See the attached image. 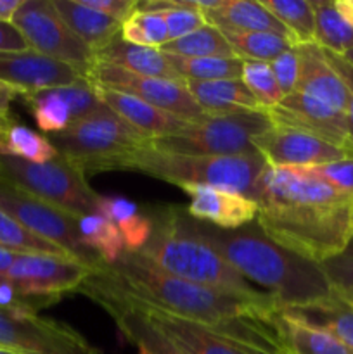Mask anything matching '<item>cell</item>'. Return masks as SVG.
Segmentation results:
<instances>
[{"instance_id": "obj_32", "label": "cell", "mask_w": 353, "mask_h": 354, "mask_svg": "<svg viewBox=\"0 0 353 354\" xmlns=\"http://www.w3.org/2000/svg\"><path fill=\"white\" fill-rule=\"evenodd\" d=\"M315 44L324 50L343 55L353 48V30L343 21L331 0H315Z\"/></svg>"}, {"instance_id": "obj_45", "label": "cell", "mask_w": 353, "mask_h": 354, "mask_svg": "<svg viewBox=\"0 0 353 354\" xmlns=\"http://www.w3.org/2000/svg\"><path fill=\"white\" fill-rule=\"evenodd\" d=\"M30 50L23 35L12 23L0 21V52H24Z\"/></svg>"}, {"instance_id": "obj_9", "label": "cell", "mask_w": 353, "mask_h": 354, "mask_svg": "<svg viewBox=\"0 0 353 354\" xmlns=\"http://www.w3.org/2000/svg\"><path fill=\"white\" fill-rule=\"evenodd\" d=\"M0 209L35 235L61 248L83 265L93 270H99L104 265L102 258L92 249L85 248L80 241L76 227L78 218L71 216L66 211L57 209L6 182H0Z\"/></svg>"}, {"instance_id": "obj_29", "label": "cell", "mask_w": 353, "mask_h": 354, "mask_svg": "<svg viewBox=\"0 0 353 354\" xmlns=\"http://www.w3.org/2000/svg\"><path fill=\"white\" fill-rule=\"evenodd\" d=\"M182 82H215L241 78L244 59L237 57H182L165 54Z\"/></svg>"}, {"instance_id": "obj_40", "label": "cell", "mask_w": 353, "mask_h": 354, "mask_svg": "<svg viewBox=\"0 0 353 354\" xmlns=\"http://www.w3.org/2000/svg\"><path fill=\"white\" fill-rule=\"evenodd\" d=\"M270 68L284 97L296 92L298 76H300V55H298L296 45L270 62Z\"/></svg>"}, {"instance_id": "obj_1", "label": "cell", "mask_w": 353, "mask_h": 354, "mask_svg": "<svg viewBox=\"0 0 353 354\" xmlns=\"http://www.w3.org/2000/svg\"><path fill=\"white\" fill-rule=\"evenodd\" d=\"M125 294L173 317L203 325L255 354H282L277 332L280 308L270 294L246 297L199 286L156 268L141 252L125 251L100 266Z\"/></svg>"}, {"instance_id": "obj_33", "label": "cell", "mask_w": 353, "mask_h": 354, "mask_svg": "<svg viewBox=\"0 0 353 354\" xmlns=\"http://www.w3.org/2000/svg\"><path fill=\"white\" fill-rule=\"evenodd\" d=\"M165 54L182 55V57H234L230 44L218 28L204 24L187 37L168 41L161 47Z\"/></svg>"}, {"instance_id": "obj_26", "label": "cell", "mask_w": 353, "mask_h": 354, "mask_svg": "<svg viewBox=\"0 0 353 354\" xmlns=\"http://www.w3.org/2000/svg\"><path fill=\"white\" fill-rule=\"evenodd\" d=\"M275 324L284 348L293 354H353V348L334 334L305 324L282 310L277 315Z\"/></svg>"}, {"instance_id": "obj_49", "label": "cell", "mask_w": 353, "mask_h": 354, "mask_svg": "<svg viewBox=\"0 0 353 354\" xmlns=\"http://www.w3.org/2000/svg\"><path fill=\"white\" fill-rule=\"evenodd\" d=\"M17 254H19V252L9 251V249L0 245V275L9 272V268L14 265V261H16Z\"/></svg>"}, {"instance_id": "obj_39", "label": "cell", "mask_w": 353, "mask_h": 354, "mask_svg": "<svg viewBox=\"0 0 353 354\" xmlns=\"http://www.w3.org/2000/svg\"><path fill=\"white\" fill-rule=\"evenodd\" d=\"M332 292L353 306V254L345 251L320 263Z\"/></svg>"}, {"instance_id": "obj_22", "label": "cell", "mask_w": 353, "mask_h": 354, "mask_svg": "<svg viewBox=\"0 0 353 354\" xmlns=\"http://www.w3.org/2000/svg\"><path fill=\"white\" fill-rule=\"evenodd\" d=\"M206 24L220 31H248V33H273L296 45L293 35L273 14L253 0H220L215 9L203 12Z\"/></svg>"}, {"instance_id": "obj_42", "label": "cell", "mask_w": 353, "mask_h": 354, "mask_svg": "<svg viewBox=\"0 0 353 354\" xmlns=\"http://www.w3.org/2000/svg\"><path fill=\"white\" fill-rule=\"evenodd\" d=\"M138 206L125 197H100V209L99 214L113 221L114 225H121L132 216L138 214Z\"/></svg>"}, {"instance_id": "obj_43", "label": "cell", "mask_w": 353, "mask_h": 354, "mask_svg": "<svg viewBox=\"0 0 353 354\" xmlns=\"http://www.w3.org/2000/svg\"><path fill=\"white\" fill-rule=\"evenodd\" d=\"M324 54L325 57H327L329 64H331L332 69L341 76L346 88H348L350 102H348V109H346V121H348L350 145H352V151H353V68L339 54H334V52H329V50H324Z\"/></svg>"}, {"instance_id": "obj_53", "label": "cell", "mask_w": 353, "mask_h": 354, "mask_svg": "<svg viewBox=\"0 0 353 354\" xmlns=\"http://www.w3.org/2000/svg\"><path fill=\"white\" fill-rule=\"evenodd\" d=\"M0 354H12V353H9V351H3V349H0Z\"/></svg>"}, {"instance_id": "obj_48", "label": "cell", "mask_w": 353, "mask_h": 354, "mask_svg": "<svg viewBox=\"0 0 353 354\" xmlns=\"http://www.w3.org/2000/svg\"><path fill=\"white\" fill-rule=\"evenodd\" d=\"M334 7L339 16L343 17V21L353 30V0H336Z\"/></svg>"}, {"instance_id": "obj_21", "label": "cell", "mask_w": 353, "mask_h": 354, "mask_svg": "<svg viewBox=\"0 0 353 354\" xmlns=\"http://www.w3.org/2000/svg\"><path fill=\"white\" fill-rule=\"evenodd\" d=\"M300 55V76L296 90L301 93L322 100L327 106L346 113L350 93L341 76L332 69L324 48L317 44L296 45Z\"/></svg>"}, {"instance_id": "obj_7", "label": "cell", "mask_w": 353, "mask_h": 354, "mask_svg": "<svg viewBox=\"0 0 353 354\" xmlns=\"http://www.w3.org/2000/svg\"><path fill=\"white\" fill-rule=\"evenodd\" d=\"M47 138L61 158L82 169L85 175L106 171V166L113 159L149 140L106 106L75 121L59 133L47 135Z\"/></svg>"}, {"instance_id": "obj_25", "label": "cell", "mask_w": 353, "mask_h": 354, "mask_svg": "<svg viewBox=\"0 0 353 354\" xmlns=\"http://www.w3.org/2000/svg\"><path fill=\"white\" fill-rule=\"evenodd\" d=\"M69 30L96 54L120 35L121 21L87 7L82 0H52Z\"/></svg>"}, {"instance_id": "obj_6", "label": "cell", "mask_w": 353, "mask_h": 354, "mask_svg": "<svg viewBox=\"0 0 353 354\" xmlns=\"http://www.w3.org/2000/svg\"><path fill=\"white\" fill-rule=\"evenodd\" d=\"M0 182H6L71 216L99 214L100 197L87 175L57 156L48 162H30L0 152Z\"/></svg>"}, {"instance_id": "obj_19", "label": "cell", "mask_w": 353, "mask_h": 354, "mask_svg": "<svg viewBox=\"0 0 353 354\" xmlns=\"http://www.w3.org/2000/svg\"><path fill=\"white\" fill-rule=\"evenodd\" d=\"M125 296L130 299V303L144 317L145 322H149L161 334H165L166 337H170L176 344L182 346L189 354H255L253 351H249V349H246L244 346L237 344L234 341H228V339L215 334L213 330L203 327V325H197L189 320H183V318L173 317V315L165 313V311L158 310V308L149 306V304L134 299L128 294H125Z\"/></svg>"}, {"instance_id": "obj_31", "label": "cell", "mask_w": 353, "mask_h": 354, "mask_svg": "<svg viewBox=\"0 0 353 354\" xmlns=\"http://www.w3.org/2000/svg\"><path fill=\"white\" fill-rule=\"evenodd\" d=\"M76 227L83 245L97 252L104 263H114L127 251L118 227L102 214H87L78 218Z\"/></svg>"}, {"instance_id": "obj_44", "label": "cell", "mask_w": 353, "mask_h": 354, "mask_svg": "<svg viewBox=\"0 0 353 354\" xmlns=\"http://www.w3.org/2000/svg\"><path fill=\"white\" fill-rule=\"evenodd\" d=\"M82 2L90 9L99 10L121 23L137 9V0H82Z\"/></svg>"}, {"instance_id": "obj_46", "label": "cell", "mask_w": 353, "mask_h": 354, "mask_svg": "<svg viewBox=\"0 0 353 354\" xmlns=\"http://www.w3.org/2000/svg\"><path fill=\"white\" fill-rule=\"evenodd\" d=\"M16 99H21L19 90L0 82V123L12 118L10 116V106H12V102Z\"/></svg>"}, {"instance_id": "obj_8", "label": "cell", "mask_w": 353, "mask_h": 354, "mask_svg": "<svg viewBox=\"0 0 353 354\" xmlns=\"http://www.w3.org/2000/svg\"><path fill=\"white\" fill-rule=\"evenodd\" d=\"M265 109L256 113L215 116L192 123L187 130L161 138H149L159 151L199 156H253L258 154L255 138L272 130Z\"/></svg>"}, {"instance_id": "obj_27", "label": "cell", "mask_w": 353, "mask_h": 354, "mask_svg": "<svg viewBox=\"0 0 353 354\" xmlns=\"http://www.w3.org/2000/svg\"><path fill=\"white\" fill-rule=\"evenodd\" d=\"M282 311L305 322V324L331 332L336 337L341 339L345 344L353 348V306L343 301L339 296H336L334 292L331 297L318 301V303Z\"/></svg>"}, {"instance_id": "obj_14", "label": "cell", "mask_w": 353, "mask_h": 354, "mask_svg": "<svg viewBox=\"0 0 353 354\" xmlns=\"http://www.w3.org/2000/svg\"><path fill=\"white\" fill-rule=\"evenodd\" d=\"M93 268L75 258L51 254H17L3 277L30 297L61 299L68 292H78L80 286Z\"/></svg>"}, {"instance_id": "obj_3", "label": "cell", "mask_w": 353, "mask_h": 354, "mask_svg": "<svg viewBox=\"0 0 353 354\" xmlns=\"http://www.w3.org/2000/svg\"><path fill=\"white\" fill-rule=\"evenodd\" d=\"M190 227L242 279L263 287L280 310L303 308L332 296L322 266L273 242L256 220L224 230L190 218Z\"/></svg>"}, {"instance_id": "obj_37", "label": "cell", "mask_w": 353, "mask_h": 354, "mask_svg": "<svg viewBox=\"0 0 353 354\" xmlns=\"http://www.w3.org/2000/svg\"><path fill=\"white\" fill-rule=\"evenodd\" d=\"M120 37L128 44L161 48L163 45L168 44V28L159 14L135 9L121 23Z\"/></svg>"}, {"instance_id": "obj_38", "label": "cell", "mask_w": 353, "mask_h": 354, "mask_svg": "<svg viewBox=\"0 0 353 354\" xmlns=\"http://www.w3.org/2000/svg\"><path fill=\"white\" fill-rule=\"evenodd\" d=\"M241 80L256 100L262 104L263 109L275 107L282 102L284 95L280 92L277 80L273 76L270 62L260 61H244L242 64Z\"/></svg>"}, {"instance_id": "obj_15", "label": "cell", "mask_w": 353, "mask_h": 354, "mask_svg": "<svg viewBox=\"0 0 353 354\" xmlns=\"http://www.w3.org/2000/svg\"><path fill=\"white\" fill-rule=\"evenodd\" d=\"M255 147L270 168L308 169L353 156V152L315 135L279 127L256 137Z\"/></svg>"}, {"instance_id": "obj_10", "label": "cell", "mask_w": 353, "mask_h": 354, "mask_svg": "<svg viewBox=\"0 0 353 354\" xmlns=\"http://www.w3.org/2000/svg\"><path fill=\"white\" fill-rule=\"evenodd\" d=\"M85 78L93 86L130 93L158 109L166 111L190 123H199L210 118L197 106L182 80L137 75V73H130L127 69L99 61H92V64L87 69Z\"/></svg>"}, {"instance_id": "obj_11", "label": "cell", "mask_w": 353, "mask_h": 354, "mask_svg": "<svg viewBox=\"0 0 353 354\" xmlns=\"http://www.w3.org/2000/svg\"><path fill=\"white\" fill-rule=\"evenodd\" d=\"M31 50L87 73L93 50L62 21L52 0H23L12 19Z\"/></svg>"}, {"instance_id": "obj_41", "label": "cell", "mask_w": 353, "mask_h": 354, "mask_svg": "<svg viewBox=\"0 0 353 354\" xmlns=\"http://www.w3.org/2000/svg\"><path fill=\"white\" fill-rule=\"evenodd\" d=\"M308 171L322 176L325 182L334 185L341 192L348 194L353 199V156L317 166V168H308Z\"/></svg>"}, {"instance_id": "obj_17", "label": "cell", "mask_w": 353, "mask_h": 354, "mask_svg": "<svg viewBox=\"0 0 353 354\" xmlns=\"http://www.w3.org/2000/svg\"><path fill=\"white\" fill-rule=\"evenodd\" d=\"M85 78L82 69L35 50L0 52V82L24 93L66 86Z\"/></svg>"}, {"instance_id": "obj_4", "label": "cell", "mask_w": 353, "mask_h": 354, "mask_svg": "<svg viewBox=\"0 0 353 354\" xmlns=\"http://www.w3.org/2000/svg\"><path fill=\"white\" fill-rule=\"evenodd\" d=\"M152 221V234L141 249L156 268L168 275L237 294L246 297H262L266 292L242 279L206 241L190 227V218L182 206H158L147 211Z\"/></svg>"}, {"instance_id": "obj_36", "label": "cell", "mask_w": 353, "mask_h": 354, "mask_svg": "<svg viewBox=\"0 0 353 354\" xmlns=\"http://www.w3.org/2000/svg\"><path fill=\"white\" fill-rule=\"evenodd\" d=\"M0 245L19 254H51L71 258L68 252L35 235L2 209H0Z\"/></svg>"}, {"instance_id": "obj_51", "label": "cell", "mask_w": 353, "mask_h": 354, "mask_svg": "<svg viewBox=\"0 0 353 354\" xmlns=\"http://www.w3.org/2000/svg\"><path fill=\"white\" fill-rule=\"evenodd\" d=\"M138 354H154V353H151L149 351V349H145V348H142V346H138Z\"/></svg>"}, {"instance_id": "obj_50", "label": "cell", "mask_w": 353, "mask_h": 354, "mask_svg": "<svg viewBox=\"0 0 353 354\" xmlns=\"http://www.w3.org/2000/svg\"><path fill=\"white\" fill-rule=\"evenodd\" d=\"M341 57H343V59H345V61H346V62H348V64H350V66H352V68H353V48H350V50H346V52H345V54H343V55H341Z\"/></svg>"}, {"instance_id": "obj_28", "label": "cell", "mask_w": 353, "mask_h": 354, "mask_svg": "<svg viewBox=\"0 0 353 354\" xmlns=\"http://www.w3.org/2000/svg\"><path fill=\"white\" fill-rule=\"evenodd\" d=\"M0 152L30 162H48L59 156L47 135L37 133L12 118L0 123Z\"/></svg>"}, {"instance_id": "obj_52", "label": "cell", "mask_w": 353, "mask_h": 354, "mask_svg": "<svg viewBox=\"0 0 353 354\" xmlns=\"http://www.w3.org/2000/svg\"><path fill=\"white\" fill-rule=\"evenodd\" d=\"M346 251H348V252H352V254H353V241L350 242V245H348V248H346Z\"/></svg>"}, {"instance_id": "obj_20", "label": "cell", "mask_w": 353, "mask_h": 354, "mask_svg": "<svg viewBox=\"0 0 353 354\" xmlns=\"http://www.w3.org/2000/svg\"><path fill=\"white\" fill-rule=\"evenodd\" d=\"M93 88H96L97 97L104 106L109 107L114 114L127 121L134 130H137L138 133L147 138L176 135L192 124L190 121L158 109V107L151 106L145 100L130 95V93L100 88V86H93Z\"/></svg>"}, {"instance_id": "obj_24", "label": "cell", "mask_w": 353, "mask_h": 354, "mask_svg": "<svg viewBox=\"0 0 353 354\" xmlns=\"http://www.w3.org/2000/svg\"><path fill=\"white\" fill-rule=\"evenodd\" d=\"M93 61L106 62V64L116 66V68L127 69L130 73L144 76H156V78L180 80L173 68L170 66L165 52L161 48L141 47L125 41L118 35L111 40L106 47L93 54Z\"/></svg>"}, {"instance_id": "obj_23", "label": "cell", "mask_w": 353, "mask_h": 354, "mask_svg": "<svg viewBox=\"0 0 353 354\" xmlns=\"http://www.w3.org/2000/svg\"><path fill=\"white\" fill-rule=\"evenodd\" d=\"M197 106L210 118L263 111L262 104L253 97L248 86L237 80L215 82H183Z\"/></svg>"}, {"instance_id": "obj_54", "label": "cell", "mask_w": 353, "mask_h": 354, "mask_svg": "<svg viewBox=\"0 0 353 354\" xmlns=\"http://www.w3.org/2000/svg\"><path fill=\"white\" fill-rule=\"evenodd\" d=\"M282 354H293L291 351H287V349H284V353Z\"/></svg>"}, {"instance_id": "obj_30", "label": "cell", "mask_w": 353, "mask_h": 354, "mask_svg": "<svg viewBox=\"0 0 353 354\" xmlns=\"http://www.w3.org/2000/svg\"><path fill=\"white\" fill-rule=\"evenodd\" d=\"M21 99L26 102L35 123L44 133H59L73 123L71 109L62 93V86L24 93Z\"/></svg>"}, {"instance_id": "obj_16", "label": "cell", "mask_w": 353, "mask_h": 354, "mask_svg": "<svg viewBox=\"0 0 353 354\" xmlns=\"http://www.w3.org/2000/svg\"><path fill=\"white\" fill-rule=\"evenodd\" d=\"M265 113L273 127L305 131L353 152L350 145L346 113H341L307 93L296 90L291 95L284 97L279 106L265 109Z\"/></svg>"}, {"instance_id": "obj_13", "label": "cell", "mask_w": 353, "mask_h": 354, "mask_svg": "<svg viewBox=\"0 0 353 354\" xmlns=\"http://www.w3.org/2000/svg\"><path fill=\"white\" fill-rule=\"evenodd\" d=\"M78 292L96 301L116 324L118 330L125 335L132 344L142 346L154 354H189L182 346L176 344L165 334L152 327L135 310L127 296L104 275L100 270H93L85 282L80 286Z\"/></svg>"}, {"instance_id": "obj_35", "label": "cell", "mask_w": 353, "mask_h": 354, "mask_svg": "<svg viewBox=\"0 0 353 354\" xmlns=\"http://www.w3.org/2000/svg\"><path fill=\"white\" fill-rule=\"evenodd\" d=\"M224 33V31H221ZM232 50L244 61L272 62L294 45L286 38L273 33H248V31H227L224 33Z\"/></svg>"}, {"instance_id": "obj_12", "label": "cell", "mask_w": 353, "mask_h": 354, "mask_svg": "<svg viewBox=\"0 0 353 354\" xmlns=\"http://www.w3.org/2000/svg\"><path fill=\"white\" fill-rule=\"evenodd\" d=\"M0 349L12 354H104L68 324L2 308Z\"/></svg>"}, {"instance_id": "obj_47", "label": "cell", "mask_w": 353, "mask_h": 354, "mask_svg": "<svg viewBox=\"0 0 353 354\" xmlns=\"http://www.w3.org/2000/svg\"><path fill=\"white\" fill-rule=\"evenodd\" d=\"M23 0H0V21L3 23H12L14 14L21 7Z\"/></svg>"}, {"instance_id": "obj_5", "label": "cell", "mask_w": 353, "mask_h": 354, "mask_svg": "<svg viewBox=\"0 0 353 354\" xmlns=\"http://www.w3.org/2000/svg\"><path fill=\"white\" fill-rule=\"evenodd\" d=\"M266 162L260 154L253 156H199L159 151L149 145L113 159L106 171H137L163 180L179 189L189 185H211L248 196Z\"/></svg>"}, {"instance_id": "obj_2", "label": "cell", "mask_w": 353, "mask_h": 354, "mask_svg": "<svg viewBox=\"0 0 353 354\" xmlns=\"http://www.w3.org/2000/svg\"><path fill=\"white\" fill-rule=\"evenodd\" d=\"M246 197L273 242L318 265L353 241V199L308 169L266 166Z\"/></svg>"}, {"instance_id": "obj_34", "label": "cell", "mask_w": 353, "mask_h": 354, "mask_svg": "<svg viewBox=\"0 0 353 354\" xmlns=\"http://www.w3.org/2000/svg\"><path fill=\"white\" fill-rule=\"evenodd\" d=\"M293 35L296 45L315 44V10L308 0H260Z\"/></svg>"}, {"instance_id": "obj_18", "label": "cell", "mask_w": 353, "mask_h": 354, "mask_svg": "<svg viewBox=\"0 0 353 354\" xmlns=\"http://www.w3.org/2000/svg\"><path fill=\"white\" fill-rule=\"evenodd\" d=\"M182 190L190 196L187 214L217 228L235 230L255 221L258 214L256 203L244 194L211 185H189L182 187Z\"/></svg>"}]
</instances>
